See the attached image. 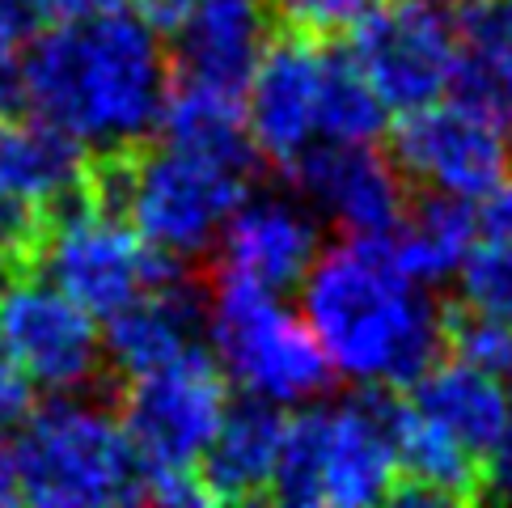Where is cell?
<instances>
[{
	"label": "cell",
	"mask_w": 512,
	"mask_h": 508,
	"mask_svg": "<svg viewBox=\"0 0 512 508\" xmlns=\"http://www.w3.org/2000/svg\"><path fill=\"white\" fill-rule=\"evenodd\" d=\"M51 0H0V47H26L47 26Z\"/></svg>",
	"instance_id": "29"
},
{
	"label": "cell",
	"mask_w": 512,
	"mask_h": 508,
	"mask_svg": "<svg viewBox=\"0 0 512 508\" xmlns=\"http://www.w3.org/2000/svg\"><path fill=\"white\" fill-rule=\"evenodd\" d=\"M500 377H508V381H512V348H508V365H504V373H500Z\"/></svg>",
	"instance_id": "36"
},
{
	"label": "cell",
	"mask_w": 512,
	"mask_h": 508,
	"mask_svg": "<svg viewBox=\"0 0 512 508\" xmlns=\"http://www.w3.org/2000/svg\"><path fill=\"white\" fill-rule=\"evenodd\" d=\"M394 415L398 394L390 386H369L343 403H305L284 420L267 496L301 508H369L390 500L398 483Z\"/></svg>",
	"instance_id": "4"
},
{
	"label": "cell",
	"mask_w": 512,
	"mask_h": 508,
	"mask_svg": "<svg viewBox=\"0 0 512 508\" xmlns=\"http://www.w3.org/2000/svg\"><path fill=\"white\" fill-rule=\"evenodd\" d=\"M390 127V106L369 85V77L352 60V51L326 47L322 56V98H318V136L322 140H356L377 144Z\"/></svg>",
	"instance_id": "22"
},
{
	"label": "cell",
	"mask_w": 512,
	"mask_h": 508,
	"mask_svg": "<svg viewBox=\"0 0 512 508\" xmlns=\"http://www.w3.org/2000/svg\"><path fill=\"white\" fill-rule=\"evenodd\" d=\"M30 267L85 305L94 318H111L153 284L182 276V263L157 254L136 225L94 191H81L56 208L39 229Z\"/></svg>",
	"instance_id": "7"
},
{
	"label": "cell",
	"mask_w": 512,
	"mask_h": 508,
	"mask_svg": "<svg viewBox=\"0 0 512 508\" xmlns=\"http://www.w3.org/2000/svg\"><path fill=\"white\" fill-rule=\"evenodd\" d=\"M0 343L22 365L34 390H94L106 369L98 318L34 267L0 284Z\"/></svg>",
	"instance_id": "9"
},
{
	"label": "cell",
	"mask_w": 512,
	"mask_h": 508,
	"mask_svg": "<svg viewBox=\"0 0 512 508\" xmlns=\"http://www.w3.org/2000/svg\"><path fill=\"white\" fill-rule=\"evenodd\" d=\"M386 0H267L271 17L284 30L309 34V39H335V34H352L373 9Z\"/></svg>",
	"instance_id": "25"
},
{
	"label": "cell",
	"mask_w": 512,
	"mask_h": 508,
	"mask_svg": "<svg viewBox=\"0 0 512 508\" xmlns=\"http://www.w3.org/2000/svg\"><path fill=\"white\" fill-rule=\"evenodd\" d=\"M102 352L106 369H115L123 381L149 373L157 365L204 348L208 339V297L187 271L153 284L149 293L127 301L123 310L102 318Z\"/></svg>",
	"instance_id": "16"
},
{
	"label": "cell",
	"mask_w": 512,
	"mask_h": 508,
	"mask_svg": "<svg viewBox=\"0 0 512 508\" xmlns=\"http://www.w3.org/2000/svg\"><path fill=\"white\" fill-rule=\"evenodd\" d=\"M301 318L331 369L360 386L407 390L449 352L445 305L402 276L381 238L322 246L301 280Z\"/></svg>",
	"instance_id": "2"
},
{
	"label": "cell",
	"mask_w": 512,
	"mask_h": 508,
	"mask_svg": "<svg viewBox=\"0 0 512 508\" xmlns=\"http://www.w3.org/2000/svg\"><path fill=\"white\" fill-rule=\"evenodd\" d=\"M17 483L26 504L43 508H102L140 500L144 470L119 411L102 407L85 390L51 394L30 407L13 437Z\"/></svg>",
	"instance_id": "5"
},
{
	"label": "cell",
	"mask_w": 512,
	"mask_h": 508,
	"mask_svg": "<svg viewBox=\"0 0 512 508\" xmlns=\"http://www.w3.org/2000/svg\"><path fill=\"white\" fill-rule=\"evenodd\" d=\"M229 377L216 365L212 348L127 377L119 394V424L132 441L140 470H195L208 441L225 420Z\"/></svg>",
	"instance_id": "8"
},
{
	"label": "cell",
	"mask_w": 512,
	"mask_h": 508,
	"mask_svg": "<svg viewBox=\"0 0 512 508\" xmlns=\"http://www.w3.org/2000/svg\"><path fill=\"white\" fill-rule=\"evenodd\" d=\"M22 106H26L22 56H17V47H0V119L17 115Z\"/></svg>",
	"instance_id": "32"
},
{
	"label": "cell",
	"mask_w": 512,
	"mask_h": 508,
	"mask_svg": "<svg viewBox=\"0 0 512 508\" xmlns=\"http://www.w3.org/2000/svg\"><path fill=\"white\" fill-rule=\"evenodd\" d=\"M212 254L221 271L254 280L271 293H288L301 288L305 271L322 254V221L301 199L250 187L225 221Z\"/></svg>",
	"instance_id": "14"
},
{
	"label": "cell",
	"mask_w": 512,
	"mask_h": 508,
	"mask_svg": "<svg viewBox=\"0 0 512 508\" xmlns=\"http://www.w3.org/2000/svg\"><path fill=\"white\" fill-rule=\"evenodd\" d=\"M22 81L34 115L68 132L89 157H115L157 136L174 68L161 30L123 9L43 26L26 43Z\"/></svg>",
	"instance_id": "1"
},
{
	"label": "cell",
	"mask_w": 512,
	"mask_h": 508,
	"mask_svg": "<svg viewBox=\"0 0 512 508\" xmlns=\"http://www.w3.org/2000/svg\"><path fill=\"white\" fill-rule=\"evenodd\" d=\"M39 229H43L39 216L26 212V208H17L9 195H0V284H5L13 271L30 267Z\"/></svg>",
	"instance_id": "27"
},
{
	"label": "cell",
	"mask_w": 512,
	"mask_h": 508,
	"mask_svg": "<svg viewBox=\"0 0 512 508\" xmlns=\"http://www.w3.org/2000/svg\"><path fill=\"white\" fill-rule=\"evenodd\" d=\"M140 0H51V13L64 17V22H77V17H102V13H123L136 9Z\"/></svg>",
	"instance_id": "33"
},
{
	"label": "cell",
	"mask_w": 512,
	"mask_h": 508,
	"mask_svg": "<svg viewBox=\"0 0 512 508\" xmlns=\"http://www.w3.org/2000/svg\"><path fill=\"white\" fill-rule=\"evenodd\" d=\"M199 5V0H140V9H144V17H149V22L157 26V30H174L182 17H187L191 9Z\"/></svg>",
	"instance_id": "34"
},
{
	"label": "cell",
	"mask_w": 512,
	"mask_h": 508,
	"mask_svg": "<svg viewBox=\"0 0 512 508\" xmlns=\"http://www.w3.org/2000/svg\"><path fill=\"white\" fill-rule=\"evenodd\" d=\"M22 504V483H17V458L9 437H0V508Z\"/></svg>",
	"instance_id": "35"
},
{
	"label": "cell",
	"mask_w": 512,
	"mask_h": 508,
	"mask_svg": "<svg viewBox=\"0 0 512 508\" xmlns=\"http://www.w3.org/2000/svg\"><path fill=\"white\" fill-rule=\"evenodd\" d=\"M267 0H199L170 30V68L178 85L242 98L254 64L271 43Z\"/></svg>",
	"instance_id": "15"
},
{
	"label": "cell",
	"mask_w": 512,
	"mask_h": 508,
	"mask_svg": "<svg viewBox=\"0 0 512 508\" xmlns=\"http://www.w3.org/2000/svg\"><path fill=\"white\" fill-rule=\"evenodd\" d=\"M381 242L402 276L436 288L457 276L470 246L479 242V208L462 195L419 191V199L407 204V212Z\"/></svg>",
	"instance_id": "21"
},
{
	"label": "cell",
	"mask_w": 512,
	"mask_h": 508,
	"mask_svg": "<svg viewBox=\"0 0 512 508\" xmlns=\"http://www.w3.org/2000/svg\"><path fill=\"white\" fill-rule=\"evenodd\" d=\"M89 166L94 157L56 123L39 115L0 119V195H9L39 221L89 191Z\"/></svg>",
	"instance_id": "17"
},
{
	"label": "cell",
	"mask_w": 512,
	"mask_h": 508,
	"mask_svg": "<svg viewBox=\"0 0 512 508\" xmlns=\"http://www.w3.org/2000/svg\"><path fill=\"white\" fill-rule=\"evenodd\" d=\"M407 403L432 420L436 428H445L449 437H457L466 449H474L479 458H487L491 445L504 437V428L512 420V394L500 381V373H491L483 365L453 356L436 360V365L411 381Z\"/></svg>",
	"instance_id": "19"
},
{
	"label": "cell",
	"mask_w": 512,
	"mask_h": 508,
	"mask_svg": "<svg viewBox=\"0 0 512 508\" xmlns=\"http://www.w3.org/2000/svg\"><path fill=\"white\" fill-rule=\"evenodd\" d=\"M301 204L343 238H386L411 204V183L390 153L356 140H314L284 170Z\"/></svg>",
	"instance_id": "12"
},
{
	"label": "cell",
	"mask_w": 512,
	"mask_h": 508,
	"mask_svg": "<svg viewBox=\"0 0 512 508\" xmlns=\"http://www.w3.org/2000/svg\"><path fill=\"white\" fill-rule=\"evenodd\" d=\"M208 348L242 394L276 407H305L335 381L322 343L301 314H292L271 288L233 271H212Z\"/></svg>",
	"instance_id": "6"
},
{
	"label": "cell",
	"mask_w": 512,
	"mask_h": 508,
	"mask_svg": "<svg viewBox=\"0 0 512 508\" xmlns=\"http://www.w3.org/2000/svg\"><path fill=\"white\" fill-rule=\"evenodd\" d=\"M250 153H212L153 136L132 153L94 157L89 191L119 208L157 254L195 263L216 250L225 221L254 187Z\"/></svg>",
	"instance_id": "3"
},
{
	"label": "cell",
	"mask_w": 512,
	"mask_h": 508,
	"mask_svg": "<svg viewBox=\"0 0 512 508\" xmlns=\"http://www.w3.org/2000/svg\"><path fill=\"white\" fill-rule=\"evenodd\" d=\"M445 94L479 119L496 123L504 136H512V47L457 43Z\"/></svg>",
	"instance_id": "23"
},
{
	"label": "cell",
	"mask_w": 512,
	"mask_h": 508,
	"mask_svg": "<svg viewBox=\"0 0 512 508\" xmlns=\"http://www.w3.org/2000/svg\"><path fill=\"white\" fill-rule=\"evenodd\" d=\"M483 496L512 500V420L504 428V437L483 458Z\"/></svg>",
	"instance_id": "31"
},
{
	"label": "cell",
	"mask_w": 512,
	"mask_h": 508,
	"mask_svg": "<svg viewBox=\"0 0 512 508\" xmlns=\"http://www.w3.org/2000/svg\"><path fill=\"white\" fill-rule=\"evenodd\" d=\"M284 407L263 403V398L242 394V403L225 407V420L208 441L199 458V483L208 500L237 504V500H259L271 492L276 475L280 441H284Z\"/></svg>",
	"instance_id": "18"
},
{
	"label": "cell",
	"mask_w": 512,
	"mask_h": 508,
	"mask_svg": "<svg viewBox=\"0 0 512 508\" xmlns=\"http://www.w3.org/2000/svg\"><path fill=\"white\" fill-rule=\"evenodd\" d=\"M390 157L411 187L483 199L512 174V136L457 102L402 111L390 132Z\"/></svg>",
	"instance_id": "11"
},
{
	"label": "cell",
	"mask_w": 512,
	"mask_h": 508,
	"mask_svg": "<svg viewBox=\"0 0 512 508\" xmlns=\"http://www.w3.org/2000/svg\"><path fill=\"white\" fill-rule=\"evenodd\" d=\"M436 5H441V0H436Z\"/></svg>",
	"instance_id": "37"
},
{
	"label": "cell",
	"mask_w": 512,
	"mask_h": 508,
	"mask_svg": "<svg viewBox=\"0 0 512 508\" xmlns=\"http://www.w3.org/2000/svg\"><path fill=\"white\" fill-rule=\"evenodd\" d=\"M479 238L512 246V174L483 195V204H479Z\"/></svg>",
	"instance_id": "30"
},
{
	"label": "cell",
	"mask_w": 512,
	"mask_h": 508,
	"mask_svg": "<svg viewBox=\"0 0 512 508\" xmlns=\"http://www.w3.org/2000/svg\"><path fill=\"white\" fill-rule=\"evenodd\" d=\"M394 449H398V483L394 504H457L483 496V458L466 449L445 428L424 420L407 398H398L394 415Z\"/></svg>",
	"instance_id": "20"
},
{
	"label": "cell",
	"mask_w": 512,
	"mask_h": 508,
	"mask_svg": "<svg viewBox=\"0 0 512 508\" xmlns=\"http://www.w3.org/2000/svg\"><path fill=\"white\" fill-rule=\"evenodd\" d=\"M457 305L512 322V246L479 238L457 267Z\"/></svg>",
	"instance_id": "24"
},
{
	"label": "cell",
	"mask_w": 512,
	"mask_h": 508,
	"mask_svg": "<svg viewBox=\"0 0 512 508\" xmlns=\"http://www.w3.org/2000/svg\"><path fill=\"white\" fill-rule=\"evenodd\" d=\"M34 407V386L30 377L22 373V365L9 356V348L0 343V437L17 432V424L30 415Z\"/></svg>",
	"instance_id": "28"
},
{
	"label": "cell",
	"mask_w": 512,
	"mask_h": 508,
	"mask_svg": "<svg viewBox=\"0 0 512 508\" xmlns=\"http://www.w3.org/2000/svg\"><path fill=\"white\" fill-rule=\"evenodd\" d=\"M322 39L284 30L271 34L263 60L254 64L246 94H242V119L254 153L280 174L297 161L318 136V98H322Z\"/></svg>",
	"instance_id": "13"
},
{
	"label": "cell",
	"mask_w": 512,
	"mask_h": 508,
	"mask_svg": "<svg viewBox=\"0 0 512 508\" xmlns=\"http://www.w3.org/2000/svg\"><path fill=\"white\" fill-rule=\"evenodd\" d=\"M453 30L457 43L512 47V0H457Z\"/></svg>",
	"instance_id": "26"
},
{
	"label": "cell",
	"mask_w": 512,
	"mask_h": 508,
	"mask_svg": "<svg viewBox=\"0 0 512 508\" xmlns=\"http://www.w3.org/2000/svg\"><path fill=\"white\" fill-rule=\"evenodd\" d=\"M352 60L390 111H415L449 89L457 60L453 17L436 0H386L352 30Z\"/></svg>",
	"instance_id": "10"
}]
</instances>
